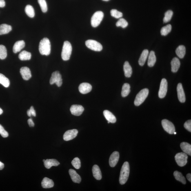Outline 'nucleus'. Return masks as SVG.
<instances>
[{
    "label": "nucleus",
    "mask_w": 191,
    "mask_h": 191,
    "mask_svg": "<svg viewBox=\"0 0 191 191\" xmlns=\"http://www.w3.org/2000/svg\"><path fill=\"white\" fill-rule=\"evenodd\" d=\"M20 73L23 79L25 81H28L32 77L31 70L28 67H22L20 70Z\"/></svg>",
    "instance_id": "15"
},
{
    "label": "nucleus",
    "mask_w": 191,
    "mask_h": 191,
    "mask_svg": "<svg viewBox=\"0 0 191 191\" xmlns=\"http://www.w3.org/2000/svg\"><path fill=\"white\" fill-rule=\"evenodd\" d=\"M25 42L23 41H16L13 47V52L14 53H17L22 49L25 46Z\"/></svg>",
    "instance_id": "18"
},
{
    "label": "nucleus",
    "mask_w": 191,
    "mask_h": 191,
    "mask_svg": "<svg viewBox=\"0 0 191 191\" xmlns=\"http://www.w3.org/2000/svg\"><path fill=\"white\" fill-rule=\"evenodd\" d=\"M186 177L187 178V179L189 181L191 182V174H187L186 176Z\"/></svg>",
    "instance_id": "47"
},
{
    "label": "nucleus",
    "mask_w": 191,
    "mask_h": 191,
    "mask_svg": "<svg viewBox=\"0 0 191 191\" xmlns=\"http://www.w3.org/2000/svg\"><path fill=\"white\" fill-rule=\"evenodd\" d=\"M149 94V90L145 88L141 90L136 96L134 104L136 106H139L142 104L146 99Z\"/></svg>",
    "instance_id": "4"
},
{
    "label": "nucleus",
    "mask_w": 191,
    "mask_h": 191,
    "mask_svg": "<svg viewBox=\"0 0 191 191\" xmlns=\"http://www.w3.org/2000/svg\"><path fill=\"white\" fill-rule=\"evenodd\" d=\"M119 158V152L115 151L112 153L111 155L110 159H109V163L111 167H114L117 164Z\"/></svg>",
    "instance_id": "13"
},
{
    "label": "nucleus",
    "mask_w": 191,
    "mask_h": 191,
    "mask_svg": "<svg viewBox=\"0 0 191 191\" xmlns=\"http://www.w3.org/2000/svg\"><path fill=\"white\" fill-rule=\"evenodd\" d=\"M44 163L45 167L47 169H49L53 166H57L60 164L59 161L54 159H46Z\"/></svg>",
    "instance_id": "19"
},
{
    "label": "nucleus",
    "mask_w": 191,
    "mask_h": 191,
    "mask_svg": "<svg viewBox=\"0 0 191 191\" xmlns=\"http://www.w3.org/2000/svg\"><path fill=\"white\" fill-rule=\"evenodd\" d=\"M84 109L81 105H73L70 107V111L73 115L79 116L83 113Z\"/></svg>",
    "instance_id": "12"
},
{
    "label": "nucleus",
    "mask_w": 191,
    "mask_h": 191,
    "mask_svg": "<svg viewBox=\"0 0 191 191\" xmlns=\"http://www.w3.org/2000/svg\"><path fill=\"white\" fill-rule=\"evenodd\" d=\"M130 166L128 162L123 163L119 177V183L121 185L124 184L128 179L130 174Z\"/></svg>",
    "instance_id": "2"
},
{
    "label": "nucleus",
    "mask_w": 191,
    "mask_h": 191,
    "mask_svg": "<svg viewBox=\"0 0 191 191\" xmlns=\"http://www.w3.org/2000/svg\"><path fill=\"white\" fill-rule=\"evenodd\" d=\"M174 175L175 179L178 181L181 182L183 184H186V179L181 173L178 172V171H175L174 172Z\"/></svg>",
    "instance_id": "31"
},
{
    "label": "nucleus",
    "mask_w": 191,
    "mask_h": 191,
    "mask_svg": "<svg viewBox=\"0 0 191 191\" xmlns=\"http://www.w3.org/2000/svg\"><path fill=\"white\" fill-rule=\"evenodd\" d=\"M176 53L178 57L183 59L186 53V48L184 45H180L176 49Z\"/></svg>",
    "instance_id": "30"
},
{
    "label": "nucleus",
    "mask_w": 191,
    "mask_h": 191,
    "mask_svg": "<svg viewBox=\"0 0 191 191\" xmlns=\"http://www.w3.org/2000/svg\"><path fill=\"white\" fill-rule=\"evenodd\" d=\"M102 1H110V0H102Z\"/></svg>",
    "instance_id": "50"
},
{
    "label": "nucleus",
    "mask_w": 191,
    "mask_h": 191,
    "mask_svg": "<svg viewBox=\"0 0 191 191\" xmlns=\"http://www.w3.org/2000/svg\"><path fill=\"white\" fill-rule=\"evenodd\" d=\"M85 44L88 48L96 52H100L102 50L103 47L101 44L94 40H88L85 42Z\"/></svg>",
    "instance_id": "6"
},
{
    "label": "nucleus",
    "mask_w": 191,
    "mask_h": 191,
    "mask_svg": "<svg viewBox=\"0 0 191 191\" xmlns=\"http://www.w3.org/2000/svg\"><path fill=\"white\" fill-rule=\"evenodd\" d=\"M38 2L41 7L42 11L44 13L48 11V7L45 0H38Z\"/></svg>",
    "instance_id": "39"
},
{
    "label": "nucleus",
    "mask_w": 191,
    "mask_h": 191,
    "mask_svg": "<svg viewBox=\"0 0 191 191\" xmlns=\"http://www.w3.org/2000/svg\"><path fill=\"white\" fill-rule=\"evenodd\" d=\"M45 160H43V162H44L45 161Z\"/></svg>",
    "instance_id": "52"
},
{
    "label": "nucleus",
    "mask_w": 191,
    "mask_h": 191,
    "mask_svg": "<svg viewBox=\"0 0 191 191\" xmlns=\"http://www.w3.org/2000/svg\"><path fill=\"white\" fill-rule=\"evenodd\" d=\"M41 185L43 188H51L54 187V183L52 180L48 178L45 177L41 182Z\"/></svg>",
    "instance_id": "24"
},
{
    "label": "nucleus",
    "mask_w": 191,
    "mask_h": 191,
    "mask_svg": "<svg viewBox=\"0 0 191 191\" xmlns=\"http://www.w3.org/2000/svg\"><path fill=\"white\" fill-rule=\"evenodd\" d=\"M162 125L164 130L170 134H174L175 132V128L173 123L167 119H163L161 121Z\"/></svg>",
    "instance_id": "9"
},
{
    "label": "nucleus",
    "mask_w": 191,
    "mask_h": 191,
    "mask_svg": "<svg viewBox=\"0 0 191 191\" xmlns=\"http://www.w3.org/2000/svg\"><path fill=\"white\" fill-rule=\"evenodd\" d=\"M31 54L30 52L24 50L20 53L19 58L21 61L29 60L31 59Z\"/></svg>",
    "instance_id": "29"
},
{
    "label": "nucleus",
    "mask_w": 191,
    "mask_h": 191,
    "mask_svg": "<svg viewBox=\"0 0 191 191\" xmlns=\"http://www.w3.org/2000/svg\"><path fill=\"white\" fill-rule=\"evenodd\" d=\"M156 62V57L155 53L154 51H151L148 57V66L150 67L154 66Z\"/></svg>",
    "instance_id": "28"
},
{
    "label": "nucleus",
    "mask_w": 191,
    "mask_h": 191,
    "mask_svg": "<svg viewBox=\"0 0 191 191\" xmlns=\"http://www.w3.org/2000/svg\"><path fill=\"white\" fill-rule=\"evenodd\" d=\"M92 171L94 177L96 179L100 180L102 179L101 171L98 165H95L93 166Z\"/></svg>",
    "instance_id": "21"
},
{
    "label": "nucleus",
    "mask_w": 191,
    "mask_h": 191,
    "mask_svg": "<svg viewBox=\"0 0 191 191\" xmlns=\"http://www.w3.org/2000/svg\"><path fill=\"white\" fill-rule=\"evenodd\" d=\"M180 146L184 152L189 155H191V145L190 144L183 142L181 144Z\"/></svg>",
    "instance_id": "25"
},
{
    "label": "nucleus",
    "mask_w": 191,
    "mask_h": 191,
    "mask_svg": "<svg viewBox=\"0 0 191 191\" xmlns=\"http://www.w3.org/2000/svg\"><path fill=\"white\" fill-rule=\"evenodd\" d=\"M173 12L172 10H169L165 12V17L163 19V21L164 23H167L170 21L172 19Z\"/></svg>",
    "instance_id": "37"
},
{
    "label": "nucleus",
    "mask_w": 191,
    "mask_h": 191,
    "mask_svg": "<svg viewBox=\"0 0 191 191\" xmlns=\"http://www.w3.org/2000/svg\"><path fill=\"white\" fill-rule=\"evenodd\" d=\"M7 50L4 46L0 45V59L4 60L7 57Z\"/></svg>",
    "instance_id": "36"
},
{
    "label": "nucleus",
    "mask_w": 191,
    "mask_h": 191,
    "mask_svg": "<svg viewBox=\"0 0 191 191\" xmlns=\"http://www.w3.org/2000/svg\"><path fill=\"white\" fill-rule=\"evenodd\" d=\"M50 83L51 85L55 83L58 87H60L62 84V79L60 73L59 71L53 73L51 76Z\"/></svg>",
    "instance_id": "8"
},
{
    "label": "nucleus",
    "mask_w": 191,
    "mask_h": 191,
    "mask_svg": "<svg viewBox=\"0 0 191 191\" xmlns=\"http://www.w3.org/2000/svg\"><path fill=\"white\" fill-rule=\"evenodd\" d=\"M0 84L5 88H8L9 86L10 82L8 78L3 74L0 73Z\"/></svg>",
    "instance_id": "33"
},
{
    "label": "nucleus",
    "mask_w": 191,
    "mask_h": 191,
    "mask_svg": "<svg viewBox=\"0 0 191 191\" xmlns=\"http://www.w3.org/2000/svg\"><path fill=\"white\" fill-rule=\"evenodd\" d=\"M111 15L116 19H119L122 17L123 14L122 13L118 11L117 10L112 9L110 11Z\"/></svg>",
    "instance_id": "40"
},
{
    "label": "nucleus",
    "mask_w": 191,
    "mask_h": 191,
    "mask_svg": "<svg viewBox=\"0 0 191 191\" xmlns=\"http://www.w3.org/2000/svg\"><path fill=\"white\" fill-rule=\"evenodd\" d=\"M5 5V3L4 0H0V8H3Z\"/></svg>",
    "instance_id": "46"
},
{
    "label": "nucleus",
    "mask_w": 191,
    "mask_h": 191,
    "mask_svg": "<svg viewBox=\"0 0 191 191\" xmlns=\"http://www.w3.org/2000/svg\"><path fill=\"white\" fill-rule=\"evenodd\" d=\"M27 114L30 117H31L32 115L34 116H36V112L33 106L31 107L30 110H27Z\"/></svg>",
    "instance_id": "43"
},
{
    "label": "nucleus",
    "mask_w": 191,
    "mask_h": 191,
    "mask_svg": "<svg viewBox=\"0 0 191 191\" xmlns=\"http://www.w3.org/2000/svg\"><path fill=\"white\" fill-rule=\"evenodd\" d=\"M188 156L184 152L178 153L175 156V159L177 164L179 166L183 167L186 165Z\"/></svg>",
    "instance_id": "7"
},
{
    "label": "nucleus",
    "mask_w": 191,
    "mask_h": 191,
    "mask_svg": "<svg viewBox=\"0 0 191 191\" xmlns=\"http://www.w3.org/2000/svg\"><path fill=\"white\" fill-rule=\"evenodd\" d=\"M0 134L2 137L6 138L8 137L9 134L8 132L5 130L4 127L0 124Z\"/></svg>",
    "instance_id": "42"
},
{
    "label": "nucleus",
    "mask_w": 191,
    "mask_h": 191,
    "mask_svg": "<svg viewBox=\"0 0 191 191\" xmlns=\"http://www.w3.org/2000/svg\"><path fill=\"white\" fill-rule=\"evenodd\" d=\"M12 30L11 25L6 24H3L0 25V35L8 34Z\"/></svg>",
    "instance_id": "27"
},
{
    "label": "nucleus",
    "mask_w": 191,
    "mask_h": 191,
    "mask_svg": "<svg viewBox=\"0 0 191 191\" xmlns=\"http://www.w3.org/2000/svg\"><path fill=\"white\" fill-rule=\"evenodd\" d=\"M184 126L185 128L190 132H191V120L185 122Z\"/></svg>",
    "instance_id": "44"
},
{
    "label": "nucleus",
    "mask_w": 191,
    "mask_h": 191,
    "mask_svg": "<svg viewBox=\"0 0 191 191\" xmlns=\"http://www.w3.org/2000/svg\"><path fill=\"white\" fill-rule=\"evenodd\" d=\"M50 42L48 38H44L40 41L39 49L42 55L48 56L51 52Z\"/></svg>",
    "instance_id": "1"
},
{
    "label": "nucleus",
    "mask_w": 191,
    "mask_h": 191,
    "mask_svg": "<svg viewBox=\"0 0 191 191\" xmlns=\"http://www.w3.org/2000/svg\"><path fill=\"white\" fill-rule=\"evenodd\" d=\"M167 91V82L166 79L163 78L161 80L160 89L158 93L159 97L160 99H163L166 95Z\"/></svg>",
    "instance_id": "10"
},
{
    "label": "nucleus",
    "mask_w": 191,
    "mask_h": 191,
    "mask_svg": "<svg viewBox=\"0 0 191 191\" xmlns=\"http://www.w3.org/2000/svg\"><path fill=\"white\" fill-rule=\"evenodd\" d=\"M25 12L29 17L33 18L35 16V12L34 9L31 5H27L25 8Z\"/></svg>",
    "instance_id": "34"
},
{
    "label": "nucleus",
    "mask_w": 191,
    "mask_h": 191,
    "mask_svg": "<svg viewBox=\"0 0 191 191\" xmlns=\"http://www.w3.org/2000/svg\"><path fill=\"white\" fill-rule=\"evenodd\" d=\"M72 48L71 44L68 41H65L63 43L61 57L64 61L68 60L71 54Z\"/></svg>",
    "instance_id": "3"
},
{
    "label": "nucleus",
    "mask_w": 191,
    "mask_h": 191,
    "mask_svg": "<svg viewBox=\"0 0 191 191\" xmlns=\"http://www.w3.org/2000/svg\"><path fill=\"white\" fill-rule=\"evenodd\" d=\"M103 115L107 121L112 123H115L116 121V118L111 112L108 110L103 111Z\"/></svg>",
    "instance_id": "20"
},
{
    "label": "nucleus",
    "mask_w": 191,
    "mask_h": 191,
    "mask_svg": "<svg viewBox=\"0 0 191 191\" xmlns=\"http://www.w3.org/2000/svg\"><path fill=\"white\" fill-rule=\"evenodd\" d=\"M4 164L1 162L0 161V170H2L4 168Z\"/></svg>",
    "instance_id": "48"
},
{
    "label": "nucleus",
    "mask_w": 191,
    "mask_h": 191,
    "mask_svg": "<svg viewBox=\"0 0 191 191\" xmlns=\"http://www.w3.org/2000/svg\"><path fill=\"white\" fill-rule=\"evenodd\" d=\"M69 174L72 181L74 183H79L81 181V178L79 174L73 169H70L69 171Z\"/></svg>",
    "instance_id": "17"
},
{
    "label": "nucleus",
    "mask_w": 191,
    "mask_h": 191,
    "mask_svg": "<svg viewBox=\"0 0 191 191\" xmlns=\"http://www.w3.org/2000/svg\"><path fill=\"white\" fill-rule=\"evenodd\" d=\"M177 92L178 99L181 102H185V96L183 89L181 83H179L177 85Z\"/></svg>",
    "instance_id": "14"
},
{
    "label": "nucleus",
    "mask_w": 191,
    "mask_h": 191,
    "mask_svg": "<svg viewBox=\"0 0 191 191\" xmlns=\"http://www.w3.org/2000/svg\"><path fill=\"white\" fill-rule=\"evenodd\" d=\"M149 54V51L148 50L145 49L143 51L141 54L139 61V64L141 66H143L146 61Z\"/></svg>",
    "instance_id": "26"
},
{
    "label": "nucleus",
    "mask_w": 191,
    "mask_h": 191,
    "mask_svg": "<svg viewBox=\"0 0 191 191\" xmlns=\"http://www.w3.org/2000/svg\"><path fill=\"white\" fill-rule=\"evenodd\" d=\"M130 92V85L127 83H125L123 85L122 89L121 95L123 97H126L129 95Z\"/></svg>",
    "instance_id": "32"
},
{
    "label": "nucleus",
    "mask_w": 191,
    "mask_h": 191,
    "mask_svg": "<svg viewBox=\"0 0 191 191\" xmlns=\"http://www.w3.org/2000/svg\"><path fill=\"white\" fill-rule=\"evenodd\" d=\"M172 30V26L170 24L166 25L161 28V35L166 36L170 33Z\"/></svg>",
    "instance_id": "35"
},
{
    "label": "nucleus",
    "mask_w": 191,
    "mask_h": 191,
    "mask_svg": "<svg viewBox=\"0 0 191 191\" xmlns=\"http://www.w3.org/2000/svg\"><path fill=\"white\" fill-rule=\"evenodd\" d=\"M108 123H110V122H109V121H108Z\"/></svg>",
    "instance_id": "53"
},
{
    "label": "nucleus",
    "mask_w": 191,
    "mask_h": 191,
    "mask_svg": "<svg viewBox=\"0 0 191 191\" xmlns=\"http://www.w3.org/2000/svg\"><path fill=\"white\" fill-rule=\"evenodd\" d=\"M123 70L125 76L127 78H130L131 76L132 73V70L131 67L128 62L126 61L123 65Z\"/></svg>",
    "instance_id": "23"
},
{
    "label": "nucleus",
    "mask_w": 191,
    "mask_h": 191,
    "mask_svg": "<svg viewBox=\"0 0 191 191\" xmlns=\"http://www.w3.org/2000/svg\"><path fill=\"white\" fill-rule=\"evenodd\" d=\"M72 164L74 168L79 169L81 167V162L79 158H75L72 161Z\"/></svg>",
    "instance_id": "41"
},
{
    "label": "nucleus",
    "mask_w": 191,
    "mask_h": 191,
    "mask_svg": "<svg viewBox=\"0 0 191 191\" xmlns=\"http://www.w3.org/2000/svg\"><path fill=\"white\" fill-rule=\"evenodd\" d=\"M104 17V14L101 11L94 13L91 19V25L94 27H96L100 24Z\"/></svg>",
    "instance_id": "5"
},
{
    "label": "nucleus",
    "mask_w": 191,
    "mask_h": 191,
    "mask_svg": "<svg viewBox=\"0 0 191 191\" xmlns=\"http://www.w3.org/2000/svg\"><path fill=\"white\" fill-rule=\"evenodd\" d=\"M92 87L90 84L84 83L81 84L79 87V90L82 94H85L88 93L92 91Z\"/></svg>",
    "instance_id": "16"
},
{
    "label": "nucleus",
    "mask_w": 191,
    "mask_h": 191,
    "mask_svg": "<svg viewBox=\"0 0 191 191\" xmlns=\"http://www.w3.org/2000/svg\"><path fill=\"white\" fill-rule=\"evenodd\" d=\"M28 123L29 125V126L30 127H34V123L33 121V120L32 119H29L28 120Z\"/></svg>",
    "instance_id": "45"
},
{
    "label": "nucleus",
    "mask_w": 191,
    "mask_h": 191,
    "mask_svg": "<svg viewBox=\"0 0 191 191\" xmlns=\"http://www.w3.org/2000/svg\"><path fill=\"white\" fill-rule=\"evenodd\" d=\"M180 62L177 57H174L171 62V71L172 72L176 73L177 72L180 66Z\"/></svg>",
    "instance_id": "22"
},
{
    "label": "nucleus",
    "mask_w": 191,
    "mask_h": 191,
    "mask_svg": "<svg viewBox=\"0 0 191 191\" xmlns=\"http://www.w3.org/2000/svg\"><path fill=\"white\" fill-rule=\"evenodd\" d=\"M174 134H176V132H174Z\"/></svg>",
    "instance_id": "51"
},
{
    "label": "nucleus",
    "mask_w": 191,
    "mask_h": 191,
    "mask_svg": "<svg viewBox=\"0 0 191 191\" xmlns=\"http://www.w3.org/2000/svg\"><path fill=\"white\" fill-rule=\"evenodd\" d=\"M78 132V131L76 129L68 130L64 134L63 139L65 141H69L73 139L77 136Z\"/></svg>",
    "instance_id": "11"
},
{
    "label": "nucleus",
    "mask_w": 191,
    "mask_h": 191,
    "mask_svg": "<svg viewBox=\"0 0 191 191\" xmlns=\"http://www.w3.org/2000/svg\"><path fill=\"white\" fill-rule=\"evenodd\" d=\"M3 111L1 108H0V115L3 113Z\"/></svg>",
    "instance_id": "49"
},
{
    "label": "nucleus",
    "mask_w": 191,
    "mask_h": 191,
    "mask_svg": "<svg viewBox=\"0 0 191 191\" xmlns=\"http://www.w3.org/2000/svg\"><path fill=\"white\" fill-rule=\"evenodd\" d=\"M128 23L125 19L121 18L116 23V25L117 27H121L122 28H125L127 26Z\"/></svg>",
    "instance_id": "38"
}]
</instances>
